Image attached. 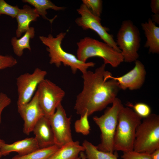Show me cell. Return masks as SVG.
Here are the masks:
<instances>
[{
	"label": "cell",
	"instance_id": "obj_1",
	"mask_svg": "<svg viewBox=\"0 0 159 159\" xmlns=\"http://www.w3.org/2000/svg\"><path fill=\"white\" fill-rule=\"evenodd\" d=\"M105 65L102 64L94 72L87 70L82 73L83 89L77 96L74 107L80 116L86 111L89 116L101 111L117 97L120 89L117 81L107 78Z\"/></svg>",
	"mask_w": 159,
	"mask_h": 159
},
{
	"label": "cell",
	"instance_id": "obj_2",
	"mask_svg": "<svg viewBox=\"0 0 159 159\" xmlns=\"http://www.w3.org/2000/svg\"><path fill=\"white\" fill-rule=\"evenodd\" d=\"M66 34V32H61L55 37L51 34L47 37L39 36L42 43L47 46L46 49L50 58V64H54L57 67H59L63 64L65 66L69 67L74 74L77 70L83 73L87 71L90 67H94L95 64V63L82 62L74 55L63 50L61 44Z\"/></svg>",
	"mask_w": 159,
	"mask_h": 159
},
{
	"label": "cell",
	"instance_id": "obj_3",
	"mask_svg": "<svg viewBox=\"0 0 159 159\" xmlns=\"http://www.w3.org/2000/svg\"><path fill=\"white\" fill-rule=\"evenodd\" d=\"M142 119L130 107H122L114 136V151L124 153L133 150L136 130Z\"/></svg>",
	"mask_w": 159,
	"mask_h": 159
},
{
	"label": "cell",
	"instance_id": "obj_4",
	"mask_svg": "<svg viewBox=\"0 0 159 159\" xmlns=\"http://www.w3.org/2000/svg\"><path fill=\"white\" fill-rule=\"evenodd\" d=\"M77 44V57L82 62H86L91 57H99L103 59L105 64H108L115 68L124 62L121 52L104 42L86 37L80 39Z\"/></svg>",
	"mask_w": 159,
	"mask_h": 159
},
{
	"label": "cell",
	"instance_id": "obj_5",
	"mask_svg": "<svg viewBox=\"0 0 159 159\" xmlns=\"http://www.w3.org/2000/svg\"><path fill=\"white\" fill-rule=\"evenodd\" d=\"M121 100L117 97L101 116L93 117L94 121L101 132V142L97 146L103 151L113 153L114 151V140L117 124L119 112L123 106Z\"/></svg>",
	"mask_w": 159,
	"mask_h": 159
},
{
	"label": "cell",
	"instance_id": "obj_6",
	"mask_svg": "<svg viewBox=\"0 0 159 159\" xmlns=\"http://www.w3.org/2000/svg\"><path fill=\"white\" fill-rule=\"evenodd\" d=\"M159 149V116L151 114L138 126L135 133L133 150L151 154Z\"/></svg>",
	"mask_w": 159,
	"mask_h": 159
},
{
	"label": "cell",
	"instance_id": "obj_7",
	"mask_svg": "<svg viewBox=\"0 0 159 159\" xmlns=\"http://www.w3.org/2000/svg\"><path fill=\"white\" fill-rule=\"evenodd\" d=\"M115 42L124 61L131 63L138 60L140 45V34L138 28L131 20H126L122 22Z\"/></svg>",
	"mask_w": 159,
	"mask_h": 159
},
{
	"label": "cell",
	"instance_id": "obj_8",
	"mask_svg": "<svg viewBox=\"0 0 159 159\" xmlns=\"http://www.w3.org/2000/svg\"><path fill=\"white\" fill-rule=\"evenodd\" d=\"M80 16L77 18L75 22L84 30L91 29L95 32L104 42L107 44L118 52L121 51L118 47L112 35L108 33V28L101 24L100 17L94 15L85 5L82 4L77 9Z\"/></svg>",
	"mask_w": 159,
	"mask_h": 159
},
{
	"label": "cell",
	"instance_id": "obj_9",
	"mask_svg": "<svg viewBox=\"0 0 159 159\" xmlns=\"http://www.w3.org/2000/svg\"><path fill=\"white\" fill-rule=\"evenodd\" d=\"M40 105L44 116L49 118L55 112L65 95V92L50 80L44 79L37 90Z\"/></svg>",
	"mask_w": 159,
	"mask_h": 159
},
{
	"label": "cell",
	"instance_id": "obj_10",
	"mask_svg": "<svg viewBox=\"0 0 159 159\" xmlns=\"http://www.w3.org/2000/svg\"><path fill=\"white\" fill-rule=\"evenodd\" d=\"M47 74L46 71L37 68L32 73H25L21 74L16 78L17 106L30 101L39 84L45 79Z\"/></svg>",
	"mask_w": 159,
	"mask_h": 159
},
{
	"label": "cell",
	"instance_id": "obj_11",
	"mask_svg": "<svg viewBox=\"0 0 159 159\" xmlns=\"http://www.w3.org/2000/svg\"><path fill=\"white\" fill-rule=\"evenodd\" d=\"M48 118L53 133L55 145L60 148L73 141L71 129V117L67 116L61 103Z\"/></svg>",
	"mask_w": 159,
	"mask_h": 159
},
{
	"label": "cell",
	"instance_id": "obj_12",
	"mask_svg": "<svg viewBox=\"0 0 159 159\" xmlns=\"http://www.w3.org/2000/svg\"><path fill=\"white\" fill-rule=\"evenodd\" d=\"M135 62L133 68L124 75L115 77L109 71L107 78L117 81L120 90H134L140 89L145 82L146 72L144 65L140 61L137 60Z\"/></svg>",
	"mask_w": 159,
	"mask_h": 159
},
{
	"label": "cell",
	"instance_id": "obj_13",
	"mask_svg": "<svg viewBox=\"0 0 159 159\" xmlns=\"http://www.w3.org/2000/svg\"><path fill=\"white\" fill-rule=\"evenodd\" d=\"M17 108L18 112L24 121L23 132L29 135L37 122L44 116L39 103L37 91L30 101L17 106Z\"/></svg>",
	"mask_w": 159,
	"mask_h": 159
},
{
	"label": "cell",
	"instance_id": "obj_14",
	"mask_svg": "<svg viewBox=\"0 0 159 159\" xmlns=\"http://www.w3.org/2000/svg\"><path fill=\"white\" fill-rule=\"evenodd\" d=\"M32 132L40 148L55 145L53 133L48 118L45 116L41 118L35 125Z\"/></svg>",
	"mask_w": 159,
	"mask_h": 159
},
{
	"label": "cell",
	"instance_id": "obj_15",
	"mask_svg": "<svg viewBox=\"0 0 159 159\" xmlns=\"http://www.w3.org/2000/svg\"><path fill=\"white\" fill-rule=\"evenodd\" d=\"M40 148L34 138H29L17 141L10 144L4 143L1 148L2 156H6L12 152H16L19 155L27 154Z\"/></svg>",
	"mask_w": 159,
	"mask_h": 159
},
{
	"label": "cell",
	"instance_id": "obj_16",
	"mask_svg": "<svg viewBox=\"0 0 159 159\" xmlns=\"http://www.w3.org/2000/svg\"><path fill=\"white\" fill-rule=\"evenodd\" d=\"M40 16L36 10L25 4L22 9H20L16 17L17 23L16 30V37L19 38L22 34L29 28L31 22L36 21Z\"/></svg>",
	"mask_w": 159,
	"mask_h": 159
},
{
	"label": "cell",
	"instance_id": "obj_17",
	"mask_svg": "<svg viewBox=\"0 0 159 159\" xmlns=\"http://www.w3.org/2000/svg\"><path fill=\"white\" fill-rule=\"evenodd\" d=\"M141 26L146 38L144 47L148 48L149 53H159V27L151 19L142 23Z\"/></svg>",
	"mask_w": 159,
	"mask_h": 159
},
{
	"label": "cell",
	"instance_id": "obj_18",
	"mask_svg": "<svg viewBox=\"0 0 159 159\" xmlns=\"http://www.w3.org/2000/svg\"><path fill=\"white\" fill-rule=\"evenodd\" d=\"M84 151V147L78 141H73L59 148L48 159H76Z\"/></svg>",
	"mask_w": 159,
	"mask_h": 159
},
{
	"label": "cell",
	"instance_id": "obj_19",
	"mask_svg": "<svg viewBox=\"0 0 159 159\" xmlns=\"http://www.w3.org/2000/svg\"><path fill=\"white\" fill-rule=\"evenodd\" d=\"M34 28L30 27L25 32L24 35L20 38L16 37H13L11 39V44L14 54L17 56L20 57L23 54L24 49H27L29 51L31 50L30 45L31 39H33L35 36Z\"/></svg>",
	"mask_w": 159,
	"mask_h": 159
},
{
	"label": "cell",
	"instance_id": "obj_20",
	"mask_svg": "<svg viewBox=\"0 0 159 159\" xmlns=\"http://www.w3.org/2000/svg\"><path fill=\"white\" fill-rule=\"evenodd\" d=\"M22 1L33 6L39 15L41 16L43 19L49 21L51 24L56 16H55L52 19H48L46 16L47 14V10L51 9L55 11H60L65 9L64 7L56 5L49 0H23Z\"/></svg>",
	"mask_w": 159,
	"mask_h": 159
},
{
	"label": "cell",
	"instance_id": "obj_21",
	"mask_svg": "<svg viewBox=\"0 0 159 159\" xmlns=\"http://www.w3.org/2000/svg\"><path fill=\"white\" fill-rule=\"evenodd\" d=\"M87 159H118L117 155L99 150L96 146L87 140L82 143Z\"/></svg>",
	"mask_w": 159,
	"mask_h": 159
},
{
	"label": "cell",
	"instance_id": "obj_22",
	"mask_svg": "<svg viewBox=\"0 0 159 159\" xmlns=\"http://www.w3.org/2000/svg\"><path fill=\"white\" fill-rule=\"evenodd\" d=\"M59 148L56 145L40 148L24 155H16L11 159H48Z\"/></svg>",
	"mask_w": 159,
	"mask_h": 159
},
{
	"label": "cell",
	"instance_id": "obj_23",
	"mask_svg": "<svg viewBox=\"0 0 159 159\" xmlns=\"http://www.w3.org/2000/svg\"><path fill=\"white\" fill-rule=\"evenodd\" d=\"M88 116L86 111L83 115L80 116V119L75 122L74 127L76 132L86 135L89 134L90 127L88 120Z\"/></svg>",
	"mask_w": 159,
	"mask_h": 159
},
{
	"label": "cell",
	"instance_id": "obj_24",
	"mask_svg": "<svg viewBox=\"0 0 159 159\" xmlns=\"http://www.w3.org/2000/svg\"><path fill=\"white\" fill-rule=\"evenodd\" d=\"M128 107L133 108L134 111L142 118H145L151 113V109L147 104L143 102H138L133 105L130 103L127 104Z\"/></svg>",
	"mask_w": 159,
	"mask_h": 159
},
{
	"label": "cell",
	"instance_id": "obj_25",
	"mask_svg": "<svg viewBox=\"0 0 159 159\" xmlns=\"http://www.w3.org/2000/svg\"><path fill=\"white\" fill-rule=\"evenodd\" d=\"M85 5L95 15L100 17L102 11V1L101 0H82Z\"/></svg>",
	"mask_w": 159,
	"mask_h": 159
},
{
	"label": "cell",
	"instance_id": "obj_26",
	"mask_svg": "<svg viewBox=\"0 0 159 159\" xmlns=\"http://www.w3.org/2000/svg\"><path fill=\"white\" fill-rule=\"evenodd\" d=\"M19 9L17 6H12L4 0H0V15L4 14L16 18Z\"/></svg>",
	"mask_w": 159,
	"mask_h": 159
},
{
	"label": "cell",
	"instance_id": "obj_27",
	"mask_svg": "<svg viewBox=\"0 0 159 159\" xmlns=\"http://www.w3.org/2000/svg\"><path fill=\"white\" fill-rule=\"evenodd\" d=\"M17 63V60L12 56L0 54V70L12 67Z\"/></svg>",
	"mask_w": 159,
	"mask_h": 159
},
{
	"label": "cell",
	"instance_id": "obj_28",
	"mask_svg": "<svg viewBox=\"0 0 159 159\" xmlns=\"http://www.w3.org/2000/svg\"><path fill=\"white\" fill-rule=\"evenodd\" d=\"M122 159H152L151 154L139 153L133 150L124 152Z\"/></svg>",
	"mask_w": 159,
	"mask_h": 159
},
{
	"label": "cell",
	"instance_id": "obj_29",
	"mask_svg": "<svg viewBox=\"0 0 159 159\" xmlns=\"http://www.w3.org/2000/svg\"><path fill=\"white\" fill-rule=\"evenodd\" d=\"M11 102V100L6 94L0 93V124L1 123V115L3 110L9 106Z\"/></svg>",
	"mask_w": 159,
	"mask_h": 159
},
{
	"label": "cell",
	"instance_id": "obj_30",
	"mask_svg": "<svg viewBox=\"0 0 159 159\" xmlns=\"http://www.w3.org/2000/svg\"><path fill=\"white\" fill-rule=\"evenodd\" d=\"M150 7L151 9V11L154 14H159V0H151Z\"/></svg>",
	"mask_w": 159,
	"mask_h": 159
},
{
	"label": "cell",
	"instance_id": "obj_31",
	"mask_svg": "<svg viewBox=\"0 0 159 159\" xmlns=\"http://www.w3.org/2000/svg\"><path fill=\"white\" fill-rule=\"evenodd\" d=\"M151 155L152 159H159V149L154 151Z\"/></svg>",
	"mask_w": 159,
	"mask_h": 159
},
{
	"label": "cell",
	"instance_id": "obj_32",
	"mask_svg": "<svg viewBox=\"0 0 159 159\" xmlns=\"http://www.w3.org/2000/svg\"><path fill=\"white\" fill-rule=\"evenodd\" d=\"M152 20L155 23L159 24V14H154L152 16Z\"/></svg>",
	"mask_w": 159,
	"mask_h": 159
},
{
	"label": "cell",
	"instance_id": "obj_33",
	"mask_svg": "<svg viewBox=\"0 0 159 159\" xmlns=\"http://www.w3.org/2000/svg\"><path fill=\"white\" fill-rule=\"evenodd\" d=\"M80 159H87L85 154L83 152H81L80 153Z\"/></svg>",
	"mask_w": 159,
	"mask_h": 159
},
{
	"label": "cell",
	"instance_id": "obj_34",
	"mask_svg": "<svg viewBox=\"0 0 159 159\" xmlns=\"http://www.w3.org/2000/svg\"><path fill=\"white\" fill-rule=\"evenodd\" d=\"M5 143V142L4 141L1 139H0V159H1V157L2 155L1 154V148L2 146V145L4 143Z\"/></svg>",
	"mask_w": 159,
	"mask_h": 159
},
{
	"label": "cell",
	"instance_id": "obj_35",
	"mask_svg": "<svg viewBox=\"0 0 159 159\" xmlns=\"http://www.w3.org/2000/svg\"><path fill=\"white\" fill-rule=\"evenodd\" d=\"M76 159H80V157H77V158H76Z\"/></svg>",
	"mask_w": 159,
	"mask_h": 159
},
{
	"label": "cell",
	"instance_id": "obj_36",
	"mask_svg": "<svg viewBox=\"0 0 159 159\" xmlns=\"http://www.w3.org/2000/svg\"></svg>",
	"mask_w": 159,
	"mask_h": 159
}]
</instances>
